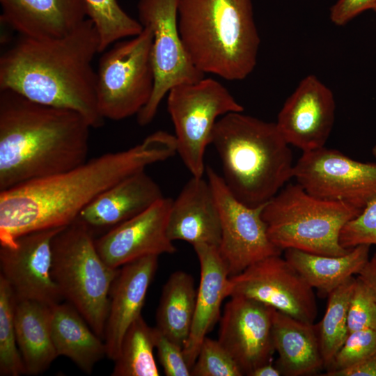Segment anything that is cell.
<instances>
[{
    "mask_svg": "<svg viewBox=\"0 0 376 376\" xmlns=\"http://www.w3.org/2000/svg\"><path fill=\"white\" fill-rule=\"evenodd\" d=\"M177 153L175 135L159 130L127 150L0 191V244L33 231L65 227L103 191Z\"/></svg>",
    "mask_w": 376,
    "mask_h": 376,
    "instance_id": "1",
    "label": "cell"
},
{
    "mask_svg": "<svg viewBox=\"0 0 376 376\" xmlns=\"http://www.w3.org/2000/svg\"><path fill=\"white\" fill-rule=\"evenodd\" d=\"M100 38L90 19L66 36H22L0 58V90L33 102L81 114L93 128L102 127L96 96L95 56Z\"/></svg>",
    "mask_w": 376,
    "mask_h": 376,
    "instance_id": "2",
    "label": "cell"
},
{
    "mask_svg": "<svg viewBox=\"0 0 376 376\" xmlns=\"http://www.w3.org/2000/svg\"><path fill=\"white\" fill-rule=\"evenodd\" d=\"M91 127L75 111L0 90V191L84 163Z\"/></svg>",
    "mask_w": 376,
    "mask_h": 376,
    "instance_id": "3",
    "label": "cell"
},
{
    "mask_svg": "<svg viewBox=\"0 0 376 376\" xmlns=\"http://www.w3.org/2000/svg\"><path fill=\"white\" fill-rule=\"evenodd\" d=\"M210 144L225 183L246 205H265L293 177L292 151L276 123L231 112L217 121Z\"/></svg>",
    "mask_w": 376,
    "mask_h": 376,
    "instance_id": "4",
    "label": "cell"
},
{
    "mask_svg": "<svg viewBox=\"0 0 376 376\" xmlns=\"http://www.w3.org/2000/svg\"><path fill=\"white\" fill-rule=\"evenodd\" d=\"M178 29L204 74L240 81L256 65L260 40L251 0H180Z\"/></svg>",
    "mask_w": 376,
    "mask_h": 376,
    "instance_id": "5",
    "label": "cell"
},
{
    "mask_svg": "<svg viewBox=\"0 0 376 376\" xmlns=\"http://www.w3.org/2000/svg\"><path fill=\"white\" fill-rule=\"evenodd\" d=\"M361 211L316 197L297 182L287 185L265 203L262 216L269 240L282 251L296 249L336 256L350 251L340 245V233Z\"/></svg>",
    "mask_w": 376,
    "mask_h": 376,
    "instance_id": "6",
    "label": "cell"
},
{
    "mask_svg": "<svg viewBox=\"0 0 376 376\" xmlns=\"http://www.w3.org/2000/svg\"><path fill=\"white\" fill-rule=\"evenodd\" d=\"M120 268L100 256L93 231L77 219L52 242L51 274L63 297L104 340L109 293Z\"/></svg>",
    "mask_w": 376,
    "mask_h": 376,
    "instance_id": "7",
    "label": "cell"
},
{
    "mask_svg": "<svg viewBox=\"0 0 376 376\" xmlns=\"http://www.w3.org/2000/svg\"><path fill=\"white\" fill-rule=\"evenodd\" d=\"M120 40L102 54L96 70V96L104 119L120 120L137 115L149 102L155 86L152 32Z\"/></svg>",
    "mask_w": 376,
    "mask_h": 376,
    "instance_id": "8",
    "label": "cell"
},
{
    "mask_svg": "<svg viewBox=\"0 0 376 376\" xmlns=\"http://www.w3.org/2000/svg\"><path fill=\"white\" fill-rule=\"evenodd\" d=\"M167 109L175 129L177 153L192 176L203 177L207 146L219 118L244 107L212 78L178 84L168 93Z\"/></svg>",
    "mask_w": 376,
    "mask_h": 376,
    "instance_id": "9",
    "label": "cell"
},
{
    "mask_svg": "<svg viewBox=\"0 0 376 376\" xmlns=\"http://www.w3.org/2000/svg\"><path fill=\"white\" fill-rule=\"evenodd\" d=\"M180 0H139V22L152 32L155 86L148 104L136 115L139 125L154 119L164 95L173 86L198 81L205 74L191 62L178 29Z\"/></svg>",
    "mask_w": 376,
    "mask_h": 376,
    "instance_id": "10",
    "label": "cell"
},
{
    "mask_svg": "<svg viewBox=\"0 0 376 376\" xmlns=\"http://www.w3.org/2000/svg\"><path fill=\"white\" fill-rule=\"evenodd\" d=\"M217 201L221 228L219 253L229 276L241 273L267 257L281 255L282 251L269 240L262 213L265 205L250 207L237 200L222 176L212 168H205Z\"/></svg>",
    "mask_w": 376,
    "mask_h": 376,
    "instance_id": "11",
    "label": "cell"
},
{
    "mask_svg": "<svg viewBox=\"0 0 376 376\" xmlns=\"http://www.w3.org/2000/svg\"><path fill=\"white\" fill-rule=\"evenodd\" d=\"M292 178L316 197L361 210L376 198V163L361 162L324 146L303 152Z\"/></svg>",
    "mask_w": 376,
    "mask_h": 376,
    "instance_id": "12",
    "label": "cell"
},
{
    "mask_svg": "<svg viewBox=\"0 0 376 376\" xmlns=\"http://www.w3.org/2000/svg\"><path fill=\"white\" fill-rule=\"evenodd\" d=\"M250 298L313 324L318 306L313 288L281 255L260 260L230 276L228 297Z\"/></svg>",
    "mask_w": 376,
    "mask_h": 376,
    "instance_id": "13",
    "label": "cell"
},
{
    "mask_svg": "<svg viewBox=\"0 0 376 376\" xmlns=\"http://www.w3.org/2000/svg\"><path fill=\"white\" fill-rule=\"evenodd\" d=\"M63 228L26 233L11 245L1 246L0 274L9 283L16 300L53 306L63 299L51 274L52 240Z\"/></svg>",
    "mask_w": 376,
    "mask_h": 376,
    "instance_id": "14",
    "label": "cell"
},
{
    "mask_svg": "<svg viewBox=\"0 0 376 376\" xmlns=\"http://www.w3.org/2000/svg\"><path fill=\"white\" fill-rule=\"evenodd\" d=\"M220 318L218 340L244 375L272 361L275 352L272 317L275 308L242 296H232Z\"/></svg>",
    "mask_w": 376,
    "mask_h": 376,
    "instance_id": "15",
    "label": "cell"
},
{
    "mask_svg": "<svg viewBox=\"0 0 376 376\" xmlns=\"http://www.w3.org/2000/svg\"><path fill=\"white\" fill-rule=\"evenodd\" d=\"M335 111L331 89L309 75L285 100L276 125L289 145L308 152L324 146L333 128Z\"/></svg>",
    "mask_w": 376,
    "mask_h": 376,
    "instance_id": "16",
    "label": "cell"
},
{
    "mask_svg": "<svg viewBox=\"0 0 376 376\" xmlns=\"http://www.w3.org/2000/svg\"><path fill=\"white\" fill-rule=\"evenodd\" d=\"M172 201L162 198L95 240L97 250L103 260L112 268H119L144 256L174 253L177 249L167 234Z\"/></svg>",
    "mask_w": 376,
    "mask_h": 376,
    "instance_id": "17",
    "label": "cell"
},
{
    "mask_svg": "<svg viewBox=\"0 0 376 376\" xmlns=\"http://www.w3.org/2000/svg\"><path fill=\"white\" fill-rule=\"evenodd\" d=\"M158 266V256H147L122 266L109 293L104 341L107 357L115 360L130 326L141 315L146 294Z\"/></svg>",
    "mask_w": 376,
    "mask_h": 376,
    "instance_id": "18",
    "label": "cell"
},
{
    "mask_svg": "<svg viewBox=\"0 0 376 376\" xmlns=\"http://www.w3.org/2000/svg\"><path fill=\"white\" fill-rule=\"evenodd\" d=\"M167 234L172 241L219 246L221 236L219 212L212 187L203 176H192L172 201Z\"/></svg>",
    "mask_w": 376,
    "mask_h": 376,
    "instance_id": "19",
    "label": "cell"
},
{
    "mask_svg": "<svg viewBox=\"0 0 376 376\" xmlns=\"http://www.w3.org/2000/svg\"><path fill=\"white\" fill-rule=\"evenodd\" d=\"M1 21L22 36L68 35L88 19L85 0H0Z\"/></svg>",
    "mask_w": 376,
    "mask_h": 376,
    "instance_id": "20",
    "label": "cell"
},
{
    "mask_svg": "<svg viewBox=\"0 0 376 376\" xmlns=\"http://www.w3.org/2000/svg\"><path fill=\"white\" fill-rule=\"evenodd\" d=\"M201 267L193 322L188 340L183 347L190 367L194 364L201 345L220 319L223 300L228 297L229 273L218 247L207 244L193 246Z\"/></svg>",
    "mask_w": 376,
    "mask_h": 376,
    "instance_id": "21",
    "label": "cell"
},
{
    "mask_svg": "<svg viewBox=\"0 0 376 376\" xmlns=\"http://www.w3.org/2000/svg\"><path fill=\"white\" fill-rule=\"evenodd\" d=\"M163 197L159 185L142 170L103 191L77 219L93 231L110 229L143 212Z\"/></svg>",
    "mask_w": 376,
    "mask_h": 376,
    "instance_id": "22",
    "label": "cell"
},
{
    "mask_svg": "<svg viewBox=\"0 0 376 376\" xmlns=\"http://www.w3.org/2000/svg\"><path fill=\"white\" fill-rule=\"evenodd\" d=\"M272 340L282 375H311L324 368L315 324L274 309Z\"/></svg>",
    "mask_w": 376,
    "mask_h": 376,
    "instance_id": "23",
    "label": "cell"
},
{
    "mask_svg": "<svg viewBox=\"0 0 376 376\" xmlns=\"http://www.w3.org/2000/svg\"><path fill=\"white\" fill-rule=\"evenodd\" d=\"M51 308V332L57 356L69 358L91 374L95 365L107 356L104 340L71 304L60 302Z\"/></svg>",
    "mask_w": 376,
    "mask_h": 376,
    "instance_id": "24",
    "label": "cell"
},
{
    "mask_svg": "<svg viewBox=\"0 0 376 376\" xmlns=\"http://www.w3.org/2000/svg\"><path fill=\"white\" fill-rule=\"evenodd\" d=\"M51 308L36 301L16 300V338L25 375L44 373L58 357L51 332Z\"/></svg>",
    "mask_w": 376,
    "mask_h": 376,
    "instance_id": "25",
    "label": "cell"
},
{
    "mask_svg": "<svg viewBox=\"0 0 376 376\" xmlns=\"http://www.w3.org/2000/svg\"><path fill=\"white\" fill-rule=\"evenodd\" d=\"M370 245L361 244L343 256H324L296 249L284 250V258L306 282L324 297L354 274L369 260Z\"/></svg>",
    "mask_w": 376,
    "mask_h": 376,
    "instance_id": "26",
    "label": "cell"
},
{
    "mask_svg": "<svg viewBox=\"0 0 376 376\" xmlns=\"http://www.w3.org/2000/svg\"><path fill=\"white\" fill-rule=\"evenodd\" d=\"M197 292L191 274L176 271L164 285L156 313V328L184 347L194 316Z\"/></svg>",
    "mask_w": 376,
    "mask_h": 376,
    "instance_id": "27",
    "label": "cell"
},
{
    "mask_svg": "<svg viewBox=\"0 0 376 376\" xmlns=\"http://www.w3.org/2000/svg\"><path fill=\"white\" fill-rule=\"evenodd\" d=\"M155 327L139 316L127 330L121 344L112 376H159L153 350Z\"/></svg>",
    "mask_w": 376,
    "mask_h": 376,
    "instance_id": "28",
    "label": "cell"
},
{
    "mask_svg": "<svg viewBox=\"0 0 376 376\" xmlns=\"http://www.w3.org/2000/svg\"><path fill=\"white\" fill-rule=\"evenodd\" d=\"M356 278L346 280L328 295L324 315L315 324L324 368H328L349 332L347 314Z\"/></svg>",
    "mask_w": 376,
    "mask_h": 376,
    "instance_id": "29",
    "label": "cell"
},
{
    "mask_svg": "<svg viewBox=\"0 0 376 376\" xmlns=\"http://www.w3.org/2000/svg\"><path fill=\"white\" fill-rule=\"evenodd\" d=\"M88 18L93 23L100 38V53L110 45L143 31L139 20L130 16L116 0H85Z\"/></svg>",
    "mask_w": 376,
    "mask_h": 376,
    "instance_id": "30",
    "label": "cell"
},
{
    "mask_svg": "<svg viewBox=\"0 0 376 376\" xmlns=\"http://www.w3.org/2000/svg\"><path fill=\"white\" fill-rule=\"evenodd\" d=\"M14 293L0 274V375L19 376L25 374L19 350L15 327Z\"/></svg>",
    "mask_w": 376,
    "mask_h": 376,
    "instance_id": "31",
    "label": "cell"
},
{
    "mask_svg": "<svg viewBox=\"0 0 376 376\" xmlns=\"http://www.w3.org/2000/svg\"><path fill=\"white\" fill-rule=\"evenodd\" d=\"M193 376H242V370L219 340L205 337L191 368Z\"/></svg>",
    "mask_w": 376,
    "mask_h": 376,
    "instance_id": "32",
    "label": "cell"
},
{
    "mask_svg": "<svg viewBox=\"0 0 376 376\" xmlns=\"http://www.w3.org/2000/svg\"><path fill=\"white\" fill-rule=\"evenodd\" d=\"M376 352V329L350 332L327 372L352 366Z\"/></svg>",
    "mask_w": 376,
    "mask_h": 376,
    "instance_id": "33",
    "label": "cell"
},
{
    "mask_svg": "<svg viewBox=\"0 0 376 376\" xmlns=\"http://www.w3.org/2000/svg\"><path fill=\"white\" fill-rule=\"evenodd\" d=\"M347 328L349 333L376 329V298L370 287L358 276L350 302Z\"/></svg>",
    "mask_w": 376,
    "mask_h": 376,
    "instance_id": "34",
    "label": "cell"
},
{
    "mask_svg": "<svg viewBox=\"0 0 376 376\" xmlns=\"http://www.w3.org/2000/svg\"><path fill=\"white\" fill-rule=\"evenodd\" d=\"M339 242L347 249L361 244L376 245V198L343 226Z\"/></svg>",
    "mask_w": 376,
    "mask_h": 376,
    "instance_id": "35",
    "label": "cell"
},
{
    "mask_svg": "<svg viewBox=\"0 0 376 376\" xmlns=\"http://www.w3.org/2000/svg\"><path fill=\"white\" fill-rule=\"evenodd\" d=\"M155 346L157 357L166 376H190L183 347L169 340L155 327Z\"/></svg>",
    "mask_w": 376,
    "mask_h": 376,
    "instance_id": "36",
    "label": "cell"
},
{
    "mask_svg": "<svg viewBox=\"0 0 376 376\" xmlns=\"http://www.w3.org/2000/svg\"><path fill=\"white\" fill-rule=\"evenodd\" d=\"M375 5L376 0H338L330 9V19L335 25L343 26Z\"/></svg>",
    "mask_w": 376,
    "mask_h": 376,
    "instance_id": "37",
    "label": "cell"
},
{
    "mask_svg": "<svg viewBox=\"0 0 376 376\" xmlns=\"http://www.w3.org/2000/svg\"><path fill=\"white\" fill-rule=\"evenodd\" d=\"M325 376H376V352L362 361L346 368L327 372Z\"/></svg>",
    "mask_w": 376,
    "mask_h": 376,
    "instance_id": "38",
    "label": "cell"
},
{
    "mask_svg": "<svg viewBox=\"0 0 376 376\" xmlns=\"http://www.w3.org/2000/svg\"><path fill=\"white\" fill-rule=\"evenodd\" d=\"M358 277L370 287L376 298V252L358 274Z\"/></svg>",
    "mask_w": 376,
    "mask_h": 376,
    "instance_id": "39",
    "label": "cell"
},
{
    "mask_svg": "<svg viewBox=\"0 0 376 376\" xmlns=\"http://www.w3.org/2000/svg\"><path fill=\"white\" fill-rule=\"evenodd\" d=\"M281 371L272 361L262 365L253 371L250 376H280Z\"/></svg>",
    "mask_w": 376,
    "mask_h": 376,
    "instance_id": "40",
    "label": "cell"
},
{
    "mask_svg": "<svg viewBox=\"0 0 376 376\" xmlns=\"http://www.w3.org/2000/svg\"><path fill=\"white\" fill-rule=\"evenodd\" d=\"M372 154L375 157H376V144L372 148Z\"/></svg>",
    "mask_w": 376,
    "mask_h": 376,
    "instance_id": "41",
    "label": "cell"
},
{
    "mask_svg": "<svg viewBox=\"0 0 376 376\" xmlns=\"http://www.w3.org/2000/svg\"><path fill=\"white\" fill-rule=\"evenodd\" d=\"M372 10H373L375 12H376V5L374 6V8Z\"/></svg>",
    "mask_w": 376,
    "mask_h": 376,
    "instance_id": "42",
    "label": "cell"
}]
</instances>
